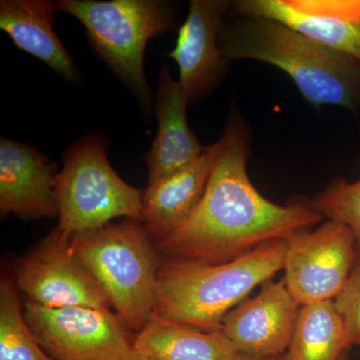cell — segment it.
<instances>
[{"label": "cell", "mask_w": 360, "mask_h": 360, "mask_svg": "<svg viewBox=\"0 0 360 360\" xmlns=\"http://www.w3.org/2000/svg\"><path fill=\"white\" fill-rule=\"evenodd\" d=\"M205 193L193 212L156 243L165 259L224 264L258 246L288 239L322 219L314 201L293 196L285 205L264 198L248 174L251 130L232 108Z\"/></svg>", "instance_id": "6da1fadb"}, {"label": "cell", "mask_w": 360, "mask_h": 360, "mask_svg": "<svg viewBox=\"0 0 360 360\" xmlns=\"http://www.w3.org/2000/svg\"><path fill=\"white\" fill-rule=\"evenodd\" d=\"M219 45L229 61H262L283 70L315 108L360 110V60L279 21L227 14Z\"/></svg>", "instance_id": "7a4b0ae2"}, {"label": "cell", "mask_w": 360, "mask_h": 360, "mask_svg": "<svg viewBox=\"0 0 360 360\" xmlns=\"http://www.w3.org/2000/svg\"><path fill=\"white\" fill-rule=\"evenodd\" d=\"M288 239H276L224 264L162 258L153 312L202 331L221 330L225 316L283 269Z\"/></svg>", "instance_id": "3957f363"}, {"label": "cell", "mask_w": 360, "mask_h": 360, "mask_svg": "<svg viewBox=\"0 0 360 360\" xmlns=\"http://www.w3.org/2000/svg\"><path fill=\"white\" fill-rule=\"evenodd\" d=\"M141 221L127 219L71 238L73 251L127 328L139 331L155 309L161 260Z\"/></svg>", "instance_id": "277c9868"}, {"label": "cell", "mask_w": 360, "mask_h": 360, "mask_svg": "<svg viewBox=\"0 0 360 360\" xmlns=\"http://www.w3.org/2000/svg\"><path fill=\"white\" fill-rule=\"evenodd\" d=\"M54 6L84 25L99 58L142 103H150L144 51L149 39L174 30L172 6L160 0H58Z\"/></svg>", "instance_id": "5b68a950"}, {"label": "cell", "mask_w": 360, "mask_h": 360, "mask_svg": "<svg viewBox=\"0 0 360 360\" xmlns=\"http://www.w3.org/2000/svg\"><path fill=\"white\" fill-rule=\"evenodd\" d=\"M142 194L111 167L105 141L86 135L72 144L56 176L58 229L72 238L117 217L142 222Z\"/></svg>", "instance_id": "8992f818"}, {"label": "cell", "mask_w": 360, "mask_h": 360, "mask_svg": "<svg viewBox=\"0 0 360 360\" xmlns=\"http://www.w3.org/2000/svg\"><path fill=\"white\" fill-rule=\"evenodd\" d=\"M26 322L54 360H130L134 340L110 309H47L25 303Z\"/></svg>", "instance_id": "52a82bcc"}, {"label": "cell", "mask_w": 360, "mask_h": 360, "mask_svg": "<svg viewBox=\"0 0 360 360\" xmlns=\"http://www.w3.org/2000/svg\"><path fill=\"white\" fill-rule=\"evenodd\" d=\"M359 257L354 233L329 220L288 238L284 283L300 307L335 300Z\"/></svg>", "instance_id": "ba28073f"}, {"label": "cell", "mask_w": 360, "mask_h": 360, "mask_svg": "<svg viewBox=\"0 0 360 360\" xmlns=\"http://www.w3.org/2000/svg\"><path fill=\"white\" fill-rule=\"evenodd\" d=\"M14 283L27 302L47 309H110V300L73 251L70 236L51 232L18 260Z\"/></svg>", "instance_id": "9c48e42d"}, {"label": "cell", "mask_w": 360, "mask_h": 360, "mask_svg": "<svg viewBox=\"0 0 360 360\" xmlns=\"http://www.w3.org/2000/svg\"><path fill=\"white\" fill-rule=\"evenodd\" d=\"M229 15L279 21L360 60V0H236Z\"/></svg>", "instance_id": "30bf717a"}, {"label": "cell", "mask_w": 360, "mask_h": 360, "mask_svg": "<svg viewBox=\"0 0 360 360\" xmlns=\"http://www.w3.org/2000/svg\"><path fill=\"white\" fill-rule=\"evenodd\" d=\"M231 7L229 0L189 2L188 15L169 53L179 65V82L189 103L219 87L229 72L231 61L220 51L219 35Z\"/></svg>", "instance_id": "8fae6325"}, {"label": "cell", "mask_w": 360, "mask_h": 360, "mask_svg": "<svg viewBox=\"0 0 360 360\" xmlns=\"http://www.w3.org/2000/svg\"><path fill=\"white\" fill-rule=\"evenodd\" d=\"M300 307L283 279L266 281L225 316L221 330L241 355L278 356L290 348Z\"/></svg>", "instance_id": "7c38bea8"}, {"label": "cell", "mask_w": 360, "mask_h": 360, "mask_svg": "<svg viewBox=\"0 0 360 360\" xmlns=\"http://www.w3.org/2000/svg\"><path fill=\"white\" fill-rule=\"evenodd\" d=\"M56 165L32 146L0 139V212L21 219L58 215Z\"/></svg>", "instance_id": "4fadbf2b"}, {"label": "cell", "mask_w": 360, "mask_h": 360, "mask_svg": "<svg viewBox=\"0 0 360 360\" xmlns=\"http://www.w3.org/2000/svg\"><path fill=\"white\" fill-rule=\"evenodd\" d=\"M188 104L179 80L174 79L167 66L163 65L156 104L158 132L146 155L148 186H155L188 167L207 149L189 129L186 116Z\"/></svg>", "instance_id": "5bb4252c"}, {"label": "cell", "mask_w": 360, "mask_h": 360, "mask_svg": "<svg viewBox=\"0 0 360 360\" xmlns=\"http://www.w3.org/2000/svg\"><path fill=\"white\" fill-rule=\"evenodd\" d=\"M217 144L207 146L205 153L188 167L153 186L142 194V222L156 243L189 217L205 193Z\"/></svg>", "instance_id": "9a60e30c"}, {"label": "cell", "mask_w": 360, "mask_h": 360, "mask_svg": "<svg viewBox=\"0 0 360 360\" xmlns=\"http://www.w3.org/2000/svg\"><path fill=\"white\" fill-rule=\"evenodd\" d=\"M54 2L47 0H2L0 28L21 51L32 54L70 82L79 73L70 52L53 32Z\"/></svg>", "instance_id": "2e32d148"}, {"label": "cell", "mask_w": 360, "mask_h": 360, "mask_svg": "<svg viewBox=\"0 0 360 360\" xmlns=\"http://www.w3.org/2000/svg\"><path fill=\"white\" fill-rule=\"evenodd\" d=\"M134 349L148 360H238L224 331H202L153 312L134 338Z\"/></svg>", "instance_id": "e0dca14e"}, {"label": "cell", "mask_w": 360, "mask_h": 360, "mask_svg": "<svg viewBox=\"0 0 360 360\" xmlns=\"http://www.w3.org/2000/svg\"><path fill=\"white\" fill-rule=\"evenodd\" d=\"M352 347L333 300L300 307L288 350L290 360H340Z\"/></svg>", "instance_id": "ac0fdd59"}, {"label": "cell", "mask_w": 360, "mask_h": 360, "mask_svg": "<svg viewBox=\"0 0 360 360\" xmlns=\"http://www.w3.org/2000/svg\"><path fill=\"white\" fill-rule=\"evenodd\" d=\"M0 360H54L33 335L18 286L6 276L0 281Z\"/></svg>", "instance_id": "d6986e66"}, {"label": "cell", "mask_w": 360, "mask_h": 360, "mask_svg": "<svg viewBox=\"0 0 360 360\" xmlns=\"http://www.w3.org/2000/svg\"><path fill=\"white\" fill-rule=\"evenodd\" d=\"M322 217L347 225L360 253V179H336L312 198Z\"/></svg>", "instance_id": "ffe728a7"}, {"label": "cell", "mask_w": 360, "mask_h": 360, "mask_svg": "<svg viewBox=\"0 0 360 360\" xmlns=\"http://www.w3.org/2000/svg\"><path fill=\"white\" fill-rule=\"evenodd\" d=\"M352 345H360V253L347 283L333 300Z\"/></svg>", "instance_id": "44dd1931"}, {"label": "cell", "mask_w": 360, "mask_h": 360, "mask_svg": "<svg viewBox=\"0 0 360 360\" xmlns=\"http://www.w3.org/2000/svg\"><path fill=\"white\" fill-rule=\"evenodd\" d=\"M238 360H290L288 357V352L285 354L278 355V356L271 357H251L245 356V355H240Z\"/></svg>", "instance_id": "7402d4cb"}, {"label": "cell", "mask_w": 360, "mask_h": 360, "mask_svg": "<svg viewBox=\"0 0 360 360\" xmlns=\"http://www.w3.org/2000/svg\"><path fill=\"white\" fill-rule=\"evenodd\" d=\"M130 360H148L146 359H144L143 356H141V355L137 354L136 352H134V355H132L131 359Z\"/></svg>", "instance_id": "603a6c76"}, {"label": "cell", "mask_w": 360, "mask_h": 360, "mask_svg": "<svg viewBox=\"0 0 360 360\" xmlns=\"http://www.w3.org/2000/svg\"><path fill=\"white\" fill-rule=\"evenodd\" d=\"M340 360H350L349 357H348L347 352H345V354H343L342 356H341Z\"/></svg>", "instance_id": "cb8c5ba5"}]
</instances>
